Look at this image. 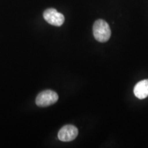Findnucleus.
Returning a JSON list of instances; mask_svg holds the SVG:
<instances>
[{
  "label": "nucleus",
  "mask_w": 148,
  "mask_h": 148,
  "mask_svg": "<svg viewBox=\"0 0 148 148\" xmlns=\"http://www.w3.org/2000/svg\"><path fill=\"white\" fill-rule=\"evenodd\" d=\"M92 33L97 41L104 42L110 39L111 30L108 23L103 19H98L93 24Z\"/></svg>",
  "instance_id": "1"
},
{
  "label": "nucleus",
  "mask_w": 148,
  "mask_h": 148,
  "mask_svg": "<svg viewBox=\"0 0 148 148\" xmlns=\"http://www.w3.org/2000/svg\"><path fill=\"white\" fill-rule=\"evenodd\" d=\"M58 95L51 90H45L40 92L36 98V104L40 107H46L52 105L58 101Z\"/></svg>",
  "instance_id": "2"
},
{
  "label": "nucleus",
  "mask_w": 148,
  "mask_h": 148,
  "mask_svg": "<svg viewBox=\"0 0 148 148\" xmlns=\"http://www.w3.org/2000/svg\"><path fill=\"white\" fill-rule=\"evenodd\" d=\"M45 20L50 25L61 26L64 21V16L54 8H48L43 12Z\"/></svg>",
  "instance_id": "3"
},
{
  "label": "nucleus",
  "mask_w": 148,
  "mask_h": 148,
  "mask_svg": "<svg viewBox=\"0 0 148 148\" xmlns=\"http://www.w3.org/2000/svg\"><path fill=\"white\" fill-rule=\"evenodd\" d=\"M78 130L73 125H66L59 130L58 137L59 140L63 142L71 141L77 137Z\"/></svg>",
  "instance_id": "4"
},
{
  "label": "nucleus",
  "mask_w": 148,
  "mask_h": 148,
  "mask_svg": "<svg viewBox=\"0 0 148 148\" xmlns=\"http://www.w3.org/2000/svg\"><path fill=\"white\" fill-rule=\"evenodd\" d=\"M134 93L136 97L143 99L148 96V79H143L135 85Z\"/></svg>",
  "instance_id": "5"
}]
</instances>
